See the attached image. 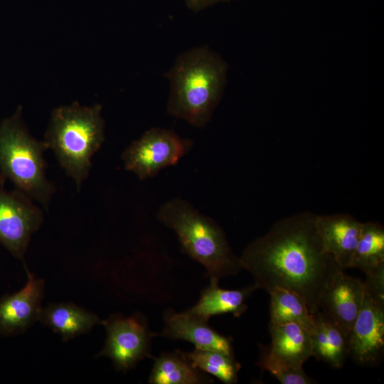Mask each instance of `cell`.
Wrapping results in <instances>:
<instances>
[{
    "label": "cell",
    "mask_w": 384,
    "mask_h": 384,
    "mask_svg": "<svg viewBox=\"0 0 384 384\" xmlns=\"http://www.w3.org/2000/svg\"><path fill=\"white\" fill-rule=\"evenodd\" d=\"M316 217L303 211L278 220L239 257L242 269L252 275L257 289L292 291L311 314L319 309L324 292L343 270L324 248Z\"/></svg>",
    "instance_id": "1"
},
{
    "label": "cell",
    "mask_w": 384,
    "mask_h": 384,
    "mask_svg": "<svg viewBox=\"0 0 384 384\" xmlns=\"http://www.w3.org/2000/svg\"><path fill=\"white\" fill-rule=\"evenodd\" d=\"M227 65L208 46L181 53L165 77L169 82V113L196 127L210 120L226 83Z\"/></svg>",
    "instance_id": "2"
},
{
    "label": "cell",
    "mask_w": 384,
    "mask_h": 384,
    "mask_svg": "<svg viewBox=\"0 0 384 384\" xmlns=\"http://www.w3.org/2000/svg\"><path fill=\"white\" fill-rule=\"evenodd\" d=\"M156 218L176 233L182 250L201 263L210 279L237 275L239 257L230 248L221 227L188 201L175 198L161 206Z\"/></svg>",
    "instance_id": "3"
},
{
    "label": "cell",
    "mask_w": 384,
    "mask_h": 384,
    "mask_svg": "<svg viewBox=\"0 0 384 384\" xmlns=\"http://www.w3.org/2000/svg\"><path fill=\"white\" fill-rule=\"evenodd\" d=\"M104 140L102 106L75 102L53 110L44 142L79 189L89 176L92 158Z\"/></svg>",
    "instance_id": "4"
},
{
    "label": "cell",
    "mask_w": 384,
    "mask_h": 384,
    "mask_svg": "<svg viewBox=\"0 0 384 384\" xmlns=\"http://www.w3.org/2000/svg\"><path fill=\"white\" fill-rule=\"evenodd\" d=\"M46 143L33 138L21 118V107L0 122V171L17 190L48 209L55 186L46 177Z\"/></svg>",
    "instance_id": "5"
},
{
    "label": "cell",
    "mask_w": 384,
    "mask_h": 384,
    "mask_svg": "<svg viewBox=\"0 0 384 384\" xmlns=\"http://www.w3.org/2000/svg\"><path fill=\"white\" fill-rule=\"evenodd\" d=\"M364 297L349 338V356L358 365L376 366L384 354V274L366 277Z\"/></svg>",
    "instance_id": "6"
},
{
    "label": "cell",
    "mask_w": 384,
    "mask_h": 384,
    "mask_svg": "<svg viewBox=\"0 0 384 384\" xmlns=\"http://www.w3.org/2000/svg\"><path fill=\"white\" fill-rule=\"evenodd\" d=\"M191 146V140L181 138L170 129L153 127L124 151L122 159L127 171L144 180L175 165Z\"/></svg>",
    "instance_id": "7"
},
{
    "label": "cell",
    "mask_w": 384,
    "mask_h": 384,
    "mask_svg": "<svg viewBox=\"0 0 384 384\" xmlns=\"http://www.w3.org/2000/svg\"><path fill=\"white\" fill-rule=\"evenodd\" d=\"M102 325L106 329V339L97 356L111 359L117 370L127 371L142 359L151 357V338L155 334L141 313L129 316L113 314L103 320Z\"/></svg>",
    "instance_id": "8"
},
{
    "label": "cell",
    "mask_w": 384,
    "mask_h": 384,
    "mask_svg": "<svg viewBox=\"0 0 384 384\" xmlns=\"http://www.w3.org/2000/svg\"><path fill=\"white\" fill-rule=\"evenodd\" d=\"M23 193L0 188V243L23 260L31 237L43 221V210Z\"/></svg>",
    "instance_id": "9"
},
{
    "label": "cell",
    "mask_w": 384,
    "mask_h": 384,
    "mask_svg": "<svg viewBox=\"0 0 384 384\" xmlns=\"http://www.w3.org/2000/svg\"><path fill=\"white\" fill-rule=\"evenodd\" d=\"M27 270V282L19 291L0 299V334H22L39 320L45 284Z\"/></svg>",
    "instance_id": "10"
},
{
    "label": "cell",
    "mask_w": 384,
    "mask_h": 384,
    "mask_svg": "<svg viewBox=\"0 0 384 384\" xmlns=\"http://www.w3.org/2000/svg\"><path fill=\"white\" fill-rule=\"evenodd\" d=\"M339 271L324 292L319 310L329 316L348 340L364 297V284Z\"/></svg>",
    "instance_id": "11"
},
{
    "label": "cell",
    "mask_w": 384,
    "mask_h": 384,
    "mask_svg": "<svg viewBox=\"0 0 384 384\" xmlns=\"http://www.w3.org/2000/svg\"><path fill=\"white\" fill-rule=\"evenodd\" d=\"M164 328L159 335L171 339L193 343L196 348L218 351L234 355L233 338L225 336L205 321L188 313L167 309L163 314Z\"/></svg>",
    "instance_id": "12"
},
{
    "label": "cell",
    "mask_w": 384,
    "mask_h": 384,
    "mask_svg": "<svg viewBox=\"0 0 384 384\" xmlns=\"http://www.w3.org/2000/svg\"><path fill=\"white\" fill-rule=\"evenodd\" d=\"M316 225L326 250L343 270L351 268L362 222L348 213L316 215Z\"/></svg>",
    "instance_id": "13"
},
{
    "label": "cell",
    "mask_w": 384,
    "mask_h": 384,
    "mask_svg": "<svg viewBox=\"0 0 384 384\" xmlns=\"http://www.w3.org/2000/svg\"><path fill=\"white\" fill-rule=\"evenodd\" d=\"M38 321L65 342L103 324V320L95 314L72 302L50 304L43 308Z\"/></svg>",
    "instance_id": "14"
},
{
    "label": "cell",
    "mask_w": 384,
    "mask_h": 384,
    "mask_svg": "<svg viewBox=\"0 0 384 384\" xmlns=\"http://www.w3.org/2000/svg\"><path fill=\"white\" fill-rule=\"evenodd\" d=\"M257 289L254 284L240 289H225L219 287L218 281L210 279L197 303L186 311L207 321L213 316L225 314L239 317L247 309L246 300Z\"/></svg>",
    "instance_id": "15"
},
{
    "label": "cell",
    "mask_w": 384,
    "mask_h": 384,
    "mask_svg": "<svg viewBox=\"0 0 384 384\" xmlns=\"http://www.w3.org/2000/svg\"><path fill=\"white\" fill-rule=\"evenodd\" d=\"M314 327L310 333L312 356L335 368H341L349 357V343L334 321L318 310L313 314Z\"/></svg>",
    "instance_id": "16"
},
{
    "label": "cell",
    "mask_w": 384,
    "mask_h": 384,
    "mask_svg": "<svg viewBox=\"0 0 384 384\" xmlns=\"http://www.w3.org/2000/svg\"><path fill=\"white\" fill-rule=\"evenodd\" d=\"M272 353L287 364L300 368L312 356L310 333L297 323L269 324Z\"/></svg>",
    "instance_id": "17"
},
{
    "label": "cell",
    "mask_w": 384,
    "mask_h": 384,
    "mask_svg": "<svg viewBox=\"0 0 384 384\" xmlns=\"http://www.w3.org/2000/svg\"><path fill=\"white\" fill-rule=\"evenodd\" d=\"M151 384L211 383L213 379L196 368L185 352L176 350L162 353L154 359L149 375Z\"/></svg>",
    "instance_id": "18"
},
{
    "label": "cell",
    "mask_w": 384,
    "mask_h": 384,
    "mask_svg": "<svg viewBox=\"0 0 384 384\" xmlns=\"http://www.w3.org/2000/svg\"><path fill=\"white\" fill-rule=\"evenodd\" d=\"M351 268L366 276L384 270V227L378 222L362 223Z\"/></svg>",
    "instance_id": "19"
},
{
    "label": "cell",
    "mask_w": 384,
    "mask_h": 384,
    "mask_svg": "<svg viewBox=\"0 0 384 384\" xmlns=\"http://www.w3.org/2000/svg\"><path fill=\"white\" fill-rule=\"evenodd\" d=\"M270 295V324L297 323L311 333L314 327V318L304 302L297 293L282 288H274Z\"/></svg>",
    "instance_id": "20"
},
{
    "label": "cell",
    "mask_w": 384,
    "mask_h": 384,
    "mask_svg": "<svg viewBox=\"0 0 384 384\" xmlns=\"http://www.w3.org/2000/svg\"><path fill=\"white\" fill-rule=\"evenodd\" d=\"M186 356L198 369L210 374L225 384L238 382L240 363L234 355L218 351L195 348L185 352Z\"/></svg>",
    "instance_id": "21"
},
{
    "label": "cell",
    "mask_w": 384,
    "mask_h": 384,
    "mask_svg": "<svg viewBox=\"0 0 384 384\" xmlns=\"http://www.w3.org/2000/svg\"><path fill=\"white\" fill-rule=\"evenodd\" d=\"M259 359L256 365L270 372L282 384H312L315 380L307 375L302 367L291 366L277 358L269 345L259 344Z\"/></svg>",
    "instance_id": "22"
},
{
    "label": "cell",
    "mask_w": 384,
    "mask_h": 384,
    "mask_svg": "<svg viewBox=\"0 0 384 384\" xmlns=\"http://www.w3.org/2000/svg\"><path fill=\"white\" fill-rule=\"evenodd\" d=\"M191 11L198 12L214 4L233 0H182Z\"/></svg>",
    "instance_id": "23"
}]
</instances>
